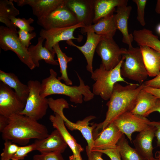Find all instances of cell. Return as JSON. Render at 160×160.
I'll list each match as a JSON object with an SVG mask.
<instances>
[{
  "label": "cell",
  "mask_w": 160,
  "mask_h": 160,
  "mask_svg": "<svg viewBox=\"0 0 160 160\" xmlns=\"http://www.w3.org/2000/svg\"><path fill=\"white\" fill-rule=\"evenodd\" d=\"M155 158L160 160V151H156L155 154Z\"/></svg>",
  "instance_id": "7dc6e473"
},
{
  "label": "cell",
  "mask_w": 160,
  "mask_h": 160,
  "mask_svg": "<svg viewBox=\"0 0 160 160\" xmlns=\"http://www.w3.org/2000/svg\"><path fill=\"white\" fill-rule=\"evenodd\" d=\"M86 33V41L85 44L82 46L75 44L72 40L67 41L66 42L69 45L76 47L82 53L87 62V70L91 73L93 71L92 62L95 52L99 43L103 38L93 31H88Z\"/></svg>",
  "instance_id": "ffe728a7"
},
{
  "label": "cell",
  "mask_w": 160,
  "mask_h": 160,
  "mask_svg": "<svg viewBox=\"0 0 160 160\" xmlns=\"http://www.w3.org/2000/svg\"><path fill=\"white\" fill-rule=\"evenodd\" d=\"M17 34L20 41L23 46L27 49L31 44V40L36 36V33L34 32L30 33L20 29L17 31Z\"/></svg>",
  "instance_id": "e575fe53"
},
{
  "label": "cell",
  "mask_w": 160,
  "mask_h": 160,
  "mask_svg": "<svg viewBox=\"0 0 160 160\" xmlns=\"http://www.w3.org/2000/svg\"><path fill=\"white\" fill-rule=\"evenodd\" d=\"M156 30L157 32L160 34V23L157 26Z\"/></svg>",
  "instance_id": "c3c4849f"
},
{
  "label": "cell",
  "mask_w": 160,
  "mask_h": 160,
  "mask_svg": "<svg viewBox=\"0 0 160 160\" xmlns=\"http://www.w3.org/2000/svg\"><path fill=\"white\" fill-rule=\"evenodd\" d=\"M95 51L101 58V64L104 68L110 71L116 67L121 61L124 48H120L113 38H103Z\"/></svg>",
  "instance_id": "30bf717a"
},
{
  "label": "cell",
  "mask_w": 160,
  "mask_h": 160,
  "mask_svg": "<svg viewBox=\"0 0 160 160\" xmlns=\"http://www.w3.org/2000/svg\"><path fill=\"white\" fill-rule=\"evenodd\" d=\"M0 81L13 89L19 97L26 103L29 90L27 85L22 83L14 73L6 72L1 70Z\"/></svg>",
  "instance_id": "484cf974"
},
{
  "label": "cell",
  "mask_w": 160,
  "mask_h": 160,
  "mask_svg": "<svg viewBox=\"0 0 160 160\" xmlns=\"http://www.w3.org/2000/svg\"><path fill=\"white\" fill-rule=\"evenodd\" d=\"M20 7L28 5L32 8L33 14L39 19L55 9L65 0H11Z\"/></svg>",
  "instance_id": "ac0fdd59"
},
{
  "label": "cell",
  "mask_w": 160,
  "mask_h": 160,
  "mask_svg": "<svg viewBox=\"0 0 160 160\" xmlns=\"http://www.w3.org/2000/svg\"><path fill=\"white\" fill-rule=\"evenodd\" d=\"M57 152L40 153L34 155L33 160H64L61 154Z\"/></svg>",
  "instance_id": "8d00e7d4"
},
{
  "label": "cell",
  "mask_w": 160,
  "mask_h": 160,
  "mask_svg": "<svg viewBox=\"0 0 160 160\" xmlns=\"http://www.w3.org/2000/svg\"><path fill=\"white\" fill-rule=\"evenodd\" d=\"M139 48L148 76H156L160 72V53L147 46Z\"/></svg>",
  "instance_id": "cb8c5ba5"
},
{
  "label": "cell",
  "mask_w": 160,
  "mask_h": 160,
  "mask_svg": "<svg viewBox=\"0 0 160 160\" xmlns=\"http://www.w3.org/2000/svg\"><path fill=\"white\" fill-rule=\"evenodd\" d=\"M86 151L88 156L87 160H104L102 158L103 154L97 151H89L86 147Z\"/></svg>",
  "instance_id": "f35d334b"
},
{
  "label": "cell",
  "mask_w": 160,
  "mask_h": 160,
  "mask_svg": "<svg viewBox=\"0 0 160 160\" xmlns=\"http://www.w3.org/2000/svg\"><path fill=\"white\" fill-rule=\"evenodd\" d=\"M155 11L157 13L160 15V0L157 1Z\"/></svg>",
  "instance_id": "f6af8a7d"
},
{
  "label": "cell",
  "mask_w": 160,
  "mask_h": 160,
  "mask_svg": "<svg viewBox=\"0 0 160 160\" xmlns=\"http://www.w3.org/2000/svg\"><path fill=\"white\" fill-rule=\"evenodd\" d=\"M97 151L106 155L111 160H122L120 154L119 148L117 146L114 148Z\"/></svg>",
  "instance_id": "74e56055"
},
{
  "label": "cell",
  "mask_w": 160,
  "mask_h": 160,
  "mask_svg": "<svg viewBox=\"0 0 160 160\" xmlns=\"http://www.w3.org/2000/svg\"><path fill=\"white\" fill-rule=\"evenodd\" d=\"M9 19L12 24L16 28H19V29L30 33L32 32L34 30V27L30 25V24L34 21V19L31 18L26 19L24 18H21L14 16H11L9 17Z\"/></svg>",
  "instance_id": "1f68e13d"
},
{
  "label": "cell",
  "mask_w": 160,
  "mask_h": 160,
  "mask_svg": "<svg viewBox=\"0 0 160 160\" xmlns=\"http://www.w3.org/2000/svg\"><path fill=\"white\" fill-rule=\"evenodd\" d=\"M122 60L113 69L110 71L105 70L101 64L99 68L96 69L91 73V78L95 82L92 85V92L96 95H99L104 100L110 98L114 84L121 81L127 84L121 74L120 70Z\"/></svg>",
  "instance_id": "277c9868"
},
{
  "label": "cell",
  "mask_w": 160,
  "mask_h": 160,
  "mask_svg": "<svg viewBox=\"0 0 160 160\" xmlns=\"http://www.w3.org/2000/svg\"><path fill=\"white\" fill-rule=\"evenodd\" d=\"M144 84L145 86L160 89V72L155 78L145 81Z\"/></svg>",
  "instance_id": "ab89813d"
},
{
  "label": "cell",
  "mask_w": 160,
  "mask_h": 160,
  "mask_svg": "<svg viewBox=\"0 0 160 160\" xmlns=\"http://www.w3.org/2000/svg\"><path fill=\"white\" fill-rule=\"evenodd\" d=\"M53 48L57 56V61L60 67V72L61 74V76L58 77V79L60 81L61 80H63L65 84L67 85H72V82L68 76L67 68L68 63L72 61L73 58L68 56L65 53L62 52L59 43L55 44Z\"/></svg>",
  "instance_id": "f546056e"
},
{
  "label": "cell",
  "mask_w": 160,
  "mask_h": 160,
  "mask_svg": "<svg viewBox=\"0 0 160 160\" xmlns=\"http://www.w3.org/2000/svg\"><path fill=\"white\" fill-rule=\"evenodd\" d=\"M143 89L145 91L155 96L157 98H160V89L145 86Z\"/></svg>",
  "instance_id": "b9f144b4"
},
{
  "label": "cell",
  "mask_w": 160,
  "mask_h": 160,
  "mask_svg": "<svg viewBox=\"0 0 160 160\" xmlns=\"http://www.w3.org/2000/svg\"><path fill=\"white\" fill-rule=\"evenodd\" d=\"M117 145L119 148L120 154L122 160H147L135 148L130 146L124 134Z\"/></svg>",
  "instance_id": "4dcf8cb0"
},
{
  "label": "cell",
  "mask_w": 160,
  "mask_h": 160,
  "mask_svg": "<svg viewBox=\"0 0 160 160\" xmlns=\"http://www.w3.org/2000/svg\"><path fill=\"white\" fill-rule=\"evenodd\" d=\"M127 0H94V17L93 23H97L101 18L116 11L115 7L127 5Z\"/></svg>",
  "instance_id": "d4e9b609"
},
{
  "label": "cell",
  "mask_w": 160,
  "mask_h": 160,
  "mask_svg": "<svg viewBox=\"0 0 160 160\" xmlns=\"http://www.w3.org/2000/svg\"><path fill=\"white\" fill-rule=\"evenodd\" d=\"M0 47L4 51L11 50L15 52L20 60L30 69L36 67L31 59L27 49L20 41L17 31L1 26Z\"/></svg>",
  "instance_id": "52a82bcc"
},
{
  "label": "cell",
  "mask_w": 160,
  "mask_h": 160,
  "mask_svg": "<svg viewBox=\"0 0 160 160\" xmlns=\"http://www.w3.org/2000/svg\"><path fill=\"white\" fill-rule=\"evenodd\" d=\"M25 105L11 88L0 81V115L9 117L20 114Z\"/></svg>",
  "instance_id": "7c38bea8"
},
{
  "label": "cell",
  "mask_w": 160,
  "mask_h": 160,
  "mask_svg": "<svg viewBox=\"0 0 160 160\" xmlns=\"http://www.w3.org/2000/svg\"><path fill=\"white\" fill-rule=\"evenodd\" d=\"M85 25L83 23H79L74 25L61 28H52L48 30L43 28L39 32V36L46 39L45 47L53 54L55 53L53 49V46L62 41H68L76 39L80 41V39L73 36L74 31L77 28H84Z\"/></svg>",
  "instance_id": "4fadbf2b"
},
{
  "label": "cell",
  "mask_w": 160,
  "mask_h": 160,
  "mask_svg": "<svg viewBox=\"0 0 160 160\" xmlns=\"http://www.w3.org/2000/svg\"><path fill=\"white\" fill-rule=\"evenodd\" d=\"M159 160L158 159L156 158H154L153 157L152 158H151V159H149V160Z\"/></svg>",
  "instance_id": "681fc988"
},
{
  "label": "cell",
  "mask_w": 160,
  "mask_h": 160,
  "mask_svg": "<svg viewBox=\"0 0 160 160\" xmlns=\"http://www.w3.org/2000/svg\"><path fill=\"white\" fill-rule=\"evenodd\" d=\"M157 98L142 89L138 95L135 105L131 112L145 117L146 114L153 107Z\"/></svg>",
  "instance_id": "4316f807"
},
{
  "label": "cell",
  "mask_w": 160,
  "mask_h": 160,
  "mask_svg": "<svg viewBox=\"0 0 160 160\" xmlns=\"http://www.w3.org/2000/svg\"><path fill=\"white\" fill-rule=\"evenodd\" d=\"M132 7L130 6L123 5L117 7L114 14V20L117 29L122 33V42L127 45L128 48L133 47L132 42L134 40L133 34H129L128 29V21Z\"/></svg>",
  "instance_id": "44dd1931"
},
{
  "label": "cell",
  "mask_w": 160,
  "mask_h": 160,
  "mask_svg": "<svg viewBox=\"0 0 160 160\" xmlns=\"http://www.w3.org/2000/svg\"><path fill=\"white\" fill-rule=\"evenodd\" d=\"M123 134L113 122L111 123L94 137L93 147L91 151L116 147Z\"/></svg>",
  "instance_id": "5bb4252c"
},
{
  "label": "cell",
  "mask_w": 160,
  "mask_h": 160,
  "mask_svg": "<svg viewBox=\"0 0 160 160\" xmlns=\"http://www.w3.org/2000/svg\"><path fill=\"white\" fill-rule=\"evenodd\" d=\"M158 112L160 113V98H158L153 107L146 114L145 117H146L151 113Z\"/></svg>",
  "instance_id": "ee69618b"
},
{
  "label": "cell",
  "mask_w": 160,
  "mask_h": 160,
  "mask_svg": "<svg viewBox=\"0 0 160 160\" xmlns=\"http://www.w3.org/2000/svg\"><path fill=\"white\" fill-rule=\"evenodd\" d=\"M145 86L144 83L141 84L129 83L124 86L116 83L112 95L106 104L108 109L105 119L100 123L95 124L93 136L96 135L121 114L131 112L135 106L139 92Z\"/></svg>",
  "instance_id": "6da1fadb"
},
{
  "label": "cell",
  "mask_w": 160,
  "mask_h": 160,
  "mask_svg": "<svg viewBox=\"0 0 160 160\" xmlns=\"http://www.w3.org/2000/svg\"><path fill=\"white\" fill-rule=\"evenodd\" d=\"M133 35L139 46H147L160 53V40L152 31L146 28L135 30Z\"/></svg>",
  "instance_id": "83f0119b"
},
{
  "label": "cell",
  "mask_w": 160,
  "mask_h": 160,
  "mask_svg": "<svg viewBox=\"0 0 160 160\" xmlns=\"http://www.w3.org/2000/svg\"><path fill=\"white\" fill-rule=\"evenodd\" d=\"M117 30L113 13L101 18L96 23L81 28V31L82 33L93 31L103 38L111 39Z\"/></svg>",
  "instance_id": "d6986e66"
},
{
  "label": "cell",
  "mask_w": 160,
  "mask_h": 160,
  "mask_svg": "<svg viewBox=\"0 0 160 160\" xmlns=\"http://www.w3.org/2000/svg\"><path fill=\"white\" fill-rule=\"evenodd\" d=\"M44 39L39 37L36 45H30L27 49L31 59L36 67L39 66V61L44 60L48 64L57 65H59L57 60L54 59L55 55L53 54L42 44Z\"/></svg>",
  "instance_id": "603a6c76"
},
{
  "label": "cell",
  "mask_w": 160,
  "mask_h": 160,
  "mask_svg": "<svg viewBox=\"0 0 160 160\" xmlns=\"http://www.w3.org/2000/svg\"><path fill=\"white\" fill-rule=\"evenodd\" d=\"M120 72L121 76L129 79L144 83L148 76L139 47L124 48Z\"/></svg>",
  "instance_id": "5b68a950"
},
{
  "label": "cell",
  "mask_w": 160,
  "mask_h": 160,
  "mask_svg": "<svg viewBox=\"0 0 160 160\" xmlns=\"http://www.w3.org/2000/svg\"><path fill=\"white\" fill-rule=\"evenodd\" d=\"M94 0H65L66 6L75 15L79 23L92 25L94 17Z\"/></svg>",
  "instance_id": "9a60e30c"
},
{
  "label": "cell",
  "mask_w": 160,
  "mask_h": 160,
  "mask_svg": "<svg viewBox=\"0 0 160 160\" xmlns=\"http://www.w3.org/2000/svg\"><path fill=\"white\" fill-rule=\"evenodd\" d=\"M37 23L43 29L48 30L69 27L79 23L75 14L66 6L64 2L49 13L38 19Z\"/></svg>",
  "instance_id": "ba28073f"
},
{
  "label": "cell",
  "mask_w": 160,
  "mask_h": 160,
  "mask_svg": "<svg viewBox=\"0 0 160 160\" xmlns=\"http://www.w3.org/2000/svg\"><path fill=\"white\" fill-rule=\"evenodd\" d=\"M156 128L150 125L137 135L132 141L135 148L147 160L153 157L152 142L155 136Z\"/></svg>",
  "instance_id": "e0dca14e"
},
{
  "label": "cell",
  "mask_w": 160,
  "mask_h": 160,
  "mask_svg": "<svg viewBox=\"0 0 160 160\" xmlns=\"http://www.w3.org/2000/svg\"><path fill=\"white\" fill-rule=\"evenodd\" d=\"M9 118V124L1 132L4 140L25 145L31 139L41 140L49 135L45 126L28 116L15 114Z\"/></svg>",
  "instance_id": "7a4b0ae2"
},
{
  "label": "cell",
  "mask_w": 160,
  "mask_h": 160,
  "mask_svg": "<svg viewBox=\"0 0 160 160\" xmlns=\"http://www.w3.org/2000/svg\"><path fill=\"white\" fill-rule=\"evenodd\" d=\"M150 121L146 117L128 112L120 115L113 122L132 142V134L147 128L150 126Z\"/></svg>",
  "instance_id": "8fae6325"
},
{
  "label": "cell",
  "mask_w": 160,
  "mask_h": 160,
  "mask_svg": "<svg viewBox=\"0 0 160 160\" xmlns=\"http://www.w3.org/2000/svg\"><path fill=\"white\" fill-rule=\"evenodd\" d=\"M9 122V117L0 115V132L3 131L4 129L7 126Z\"/></svg>",
  "instance_id": "7bdbcfd3"
},
{
  "label": "cell",
  "mask_w": 160,
  "mask_h": 160,
  "mask_svg": "<svg viewBox=\"0 0 160 160\" xmlns=\"http://www.w3.org/2000/svg\"><path fill=\"white\" fill-rule=\"evenodd\" d=\"M54 113V115H50L49 117V119L53 127L59 132L71 149L73 155L76 156H81V153L84 151V148L69 132L62 117L58 113Z\"/></svg>",
  "instance_id": "7402d4cb"
},
{
  "label": "cell",
  "mask_w": 160,
  "mask_h": 160,
  "mask_svg": "<svg viewBox=\"0 0 160 160\" xmlns=\"http://www.w3.org/2000/svg\"><path fill=\"white\" fill-rule=\"evenodd\" d=\"M67 105L63 102H59L54 103L52 106L51 110L54 113L59 114L63 119L65 126L71 130H78L81 133L86 140L88 144L86 147L91 151L93 148L94 139L93 132L95 127V124L92 126H89V122L96 118V117L90 115L86 117L81 120H79L76 123H73L68 120L64 115L63 110L67 108Z\"/></svg>",
  "instance_id": "9c48e42d"
},
{
  "label": "cell",
  "mask_w": 160,
  "mask_h": 160,
  "mask_svg": "<svg viewBox=\"0 0 160 160\" xmlns=\"http://www.w3.org/2000/svg\"><path fill=\"white\" fill-rule=\"evenodd\" d=\"M137 6V19L142 26L145 25L144 14L145 9L147 1L146 0H133Z\"/></svg>",
  "instance_id": "d590c367"
},
{
  "label": "cell",
  "mask_w": 160,
  "mask_h": 160,
  "mask_svg": "<svg viewBox=\"0 0 160 160\" xmlns=\"http://www.w3.org/2000/svg\"><path fill=\"white\" fill-rule=\"evenodd\" d=\"M69 160H83L81 156H76L73 155L69 156Z\"/></svg>",
  "instance_id": "bcb514c9"
},
{
  "label": "cell",
  "mask_w": 160,
  "mask_h": 160,
  "mask_svg": "<svg viewBox=\"0 0 160 160\" xmlns=\"http://www.w3.org/2000/svg\"><path fill=\"white\" fill-rule=\"evenodd\" d=\"M34 150H35V145L34 143L28 145L20 146L11 160H23L29 153Z\"/></svg>",
  "instance_id": "836d02e7"
},
{
  "label": "cell",
  "mask_w": 160,
  "mask_h": 160,
  "mask_svg": "<svg viewBox=\"0 0 160 160\" xmlns=\"http://www.w3.org/2000/svg\"><path fill=\"white\" fill-rule=\"evenodd\" d=\"M4 148L1 154V160H10L18 149L19 146L10 140H5Z\"/></svg>",
  "instance_id": "d6a6232c"
},
{
  "label": "cell",
  "mask_w": 160,
  "mask_h": 160,
  "mask_svg": "<svg viewBox=\"0 0 160 160\" xmlns=\"http://www.w3.org/2000/svg\"><path fill=\"white\" fill-rule=\"evenodd\" d=\"M29 93L25 107L20 114L37 121L46 115L49 107L48 99L40 95L41 83L37 80H30L27 84Z\"/></svg>",
  "instance_id": "8992f818"
},
{
  "label": "cell",
  "mask_w": 160,
  "mask_h": 160,
  "mask_svg": "<svg viewBox=\"0 0 160 160\" xmlns=\"http://www.w3.org/2000/svg\"><path fill=\"white\" fill-rule=\"evenodd\" d=\"M149 124L156 128L155 136L157 139V146L160 147V121H150Z\"/></svg>",
  "instance_id": "60d3db41"
},
{
  "label": "cell",
  "mask_w": 160,
  "mask_h": 160,
  "mask_svg": "<svg viewBox=\"0 0 160 160\" xmlns=\"http://www.w3.org/2000/svg\"><path fill=\"white\" fill-rule=\"evenodd\" d=\"M79 81L78 86H70L62 83L57 78V73L53 69L49 70L50 75L43 79L41 83L40 95L43 97L55 94L64 95L69 97L70 101L75 104H81L83 100L88 101L92 99L95 95L90 87L76 72Z\"/></svg>",
  "instance_id": "3957f363"
},
{
  "label": "cell",
  "mask_w": 160,
  "mask_h": 160,
  "mask_svg": "<svg viewBox=\"0 0 160 160\" xmlns=\"http://www.w3.org/2000/svg\"><path fill=\"white\" fill-rule=\"evenodd\" d=\"M34 143L35 150L38 151L40 153L53 152L62 153L68 145L56 129L47 137L41 140H36Z\"/></svg>",
  "instance_id": "2e32d148"
},
{
  "label": "cell",
  "mask_w": 160,
  "mask_h": 160,
  "mask_svg": "<svg viewBox=\"0 0 160 160\" xmlns=\"http://www.w3.org/2000/svg\"><path fill=\"white\" fill-rule=\"evenodd\" d=\"M19 14V10L15 8L11 0H0V21L4 24L7 27L17 31V28L12 24L9 17H16Z\"/></svg>",
  "instance_id": "f1b7e54d"
}]
</instances>
